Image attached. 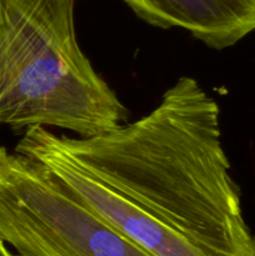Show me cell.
Returning a JSON list of instances; mask_svg holds the SVG:
<instances>
[{
  "label": "cell",
  "mask_w": 255,
  "mask_h": 256,
  "mask_svg": "<svg viewBox=\"0 0 255 256\" xmlns=\"http://www.w3.org/2000/svg\"><path fill=\"white\" fill-rule=\"evenodd\" d=\"M14 150L40 162L85 206L152 256H209L180 232L82 169L58 146L48 128L25 130Z\"/></svg>",
  "instance_id": "277c9868"
},
{
  "label": "cell",
  "mask_w": 255,
  "mask_h": 256,
  "mask_svg": "<svg viewBox=\"0 0 255 256\" xmlns=\"http://www.w3.org/2000/svg\"><path fill=\"white\" fill-rule=\"evenodd\" d=\"M52 138L82 169L209 256H255L216 100L182 76L148 115L89 138Z\"/></svg>",
  "instance_id": "6da1fadb"
},
{
  "label": "cell",
  "mask_w": 255,
  "mask_h": 256,
  "mask_svg": "<svg viewBox=\"0 0 255 256\" xmlns=\"http://www.w3.org/2000/svg\"><path fill=\"white\" fill-rule=\"evenodd\" d=\"M0 239L16 256H152L85 206L40 162L2 145Z\"/></svg>",
  "instance_id": "3957f363"
},
{
  "label": "cell",
  "mask_w": 255,
  "mask_h": 256,
  "mask_svg": "<svg viewBox=\"0 0 255 256\" xmlns=\"http://www.w3.org/2000/svg\"><path fill=\"white\" fill-rule=\"evenodd\" d=\"M76 0H0V125L89 138L129 110L82 49Z\"/></svg>",
  "instance_id": "7a4b0ae2"
},
{
  "label": "cell",
  "mask_w": 255,
  "mask_h": 256,
  "mask_svg": "<svg viewBox=\"0 0 255 256\" xmlns=\"http://www.w3.org/2000/svg\"><path fill=\"white\" fill-rule=\"evenodd\" d=\"M160 29H182L210 49L234 46L255 32V0H122Z\"/></svg>",
  "instance_id": "5b68a950"
},
{
  "label": "cell",
  "mask_w": 255,
  "mask_h": 256,
  "mask_svg": "<svg viewBox=\"0 0 255 256\" xmlns=\"http://www.w3.org/2000/svg\"><path fill=\"white\" fill-rule=\"evenodd\" d=\"M0 256H16L8 249V245L2 239H0Z\"/></svg>",
  "instance_id": "8992f818"
}]
</instances>
